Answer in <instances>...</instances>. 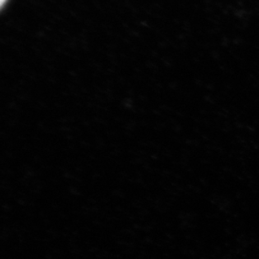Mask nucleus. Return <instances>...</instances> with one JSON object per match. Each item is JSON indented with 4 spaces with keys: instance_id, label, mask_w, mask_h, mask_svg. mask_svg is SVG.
<instances>
[]
</instances>
